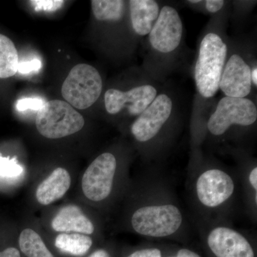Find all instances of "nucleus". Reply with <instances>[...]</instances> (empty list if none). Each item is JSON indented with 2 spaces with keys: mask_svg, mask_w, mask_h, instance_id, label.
<instances>
[{
  "mask_svg": "<svg viewBox=\"0 0 257 257\" xmlns=\"http://www.w3.org/2000/svg\"><path fill=\"white\" fill-rule=\"evenodd\" d=\"M226 55L227 47L219 35L209 33L204 37L195 66L196 86L204 97H212L219 90Z\"/></svg>",
  "mask_w": 257,
  "mask_h": 257,
  "instance_id": "obj_1",
  "label": "nucleus"
},
{
  "mask_svg": "<svg viewBox=\"0 0 257 257\" xmlns=\"http://www.w3.org/2000/svg\"><path fill=\"white\" fill-rule=\"evenodd\" d=\"M183 223L182 211L171 203L145 204L131 216L134 231L146 237H170L178 232Z\"/></svg>",
  "mask_w": 257,
  "mask_h": 257,
  "instance_id": "obj_2",
  "label": "nucleus"
},
{
  "mask_svg": "<svg viewBox=\"0 0 257 257\" xmlns=\"http://www.w3.org/2000/svg\"><path fill=\"white\" fill-rule=\"evenodd\" d=\"M84 126L82 115L64 101H47L37 111L36 127L47 139L65 138L78 133Z\"/></svg>",
  "mask_w": 257,
  "mask_h": 257,
  "instance_id": "obj_3",
  "label": "nucleus"
},
{
  "mask_svg": "<svg viewBox=\"0 0 257 257\" xmlns=\"http://www.w3.org/2000/svg\"><path fill=\"white\" fill-rule=\"evenodd\" d=\"M102 79L97 69L89 64H79L71 69L62 84V96L72 107L85 109L99 99Z\"/></svg>",
  "mask_w": 257,
  "mask_h": 257,
  "instance_id": "obj_4",
  "label": "nucleus"
},
{
  "mask_svg": "<svg viewBox=\"0 0 257 257\" xmlns=\"http://www.w3.org/2000/svg\"><path fill=\"white\" fill-rule=\"evenodd\" d=\"M257 119L254 103L246 98L225 96L218 103L216 111L207 123L209 133L214 136L224 135L233 125L248 126Z\"/></svg>",
  "mask_w": 257,
  "mask_h": 257,
  "instance_id": "obj_5",
  "label": "nucleus"
},
{
  "mask_svg": "<svg viewBox=\"0 0 257 257\" xmlns=\"http://www.w3.org/2000/svg\"><path fill=\"white\" fill-rule=\"evenodd\" d=\"M116 170V157L110 152L96 157L83 175L82 189L85 197L93 202L107 199L112 192Z\"/></svg>",
  "mask_w": 257,
  "mask_h": 257,
  "instance_id": "obj_6",
  "label": "nucleus"
},
{
  "mask_svg": "<svg viewBox=\"0 0 257 257\" xmlns=\"http://www.w3.org/2000/svg\"><path fill=\"white\" fill-rule=\"evenodd\" d=\"M196 194L199 203L207 209L221 207L231 199L235 191L234 179L219 169L203 172L196 180Z\"/></svg>",
  "mask_w": 257,
  "mask_h": 257,
  "instance_id": "obj_7",
  "label": "nucleus"
},
{
  "mask_svg": "<svg viewBox=\"0 0 257 257\" xmlns=\"http://www.w3.org/2000/svg\"><path fill=\"white\" fill-rule=\"evenodd\" d=\"M172 106V99L167 94L157 96L132 125L134 138L140 143H147L155 138L170 118Z\"/></svg>",
  "mask_w": 257,
  "mask_h": 257,
  "instance_id": "obj_8",
  "label": "nucleus"
},
{
  "mask_svg": "<svg viewBox=\"0 0 257 257\" xmlns=\"http://www.w3.org/2000/svg\"><path fill=\"white\" fill-rule=\"evenodd\" d=\"M182 32L183 25L177 10L164 7L150 32V44L158 52L170 53L179 47Z\"/></svg>",
  "mask_w": 257,
  "mask_h": 257,
  "instance_id": "obj_9",
  "label": "nucleus"
},
{
  "mask_svg": "<svg viewBox=\"0 0 257 257\" xmlns=\"http://www.w3.org/2000/svg\"><path fill=\"white\" fill-rule=\"evenodd\" d=\"M157 94V89L149 84L133 88L127 92L110 89L104 94V104L109 114H118L126 108L130 114L138 116L148 107Z\"/></svg>",
  "mask_w": 257,
  "mask_h": 257,
  "instance_id": "obj_10",
  "label": "nucleus"
},
{
  "mask_svg": "<svg viewBox=\"0 0 257 257\" xmlns=\"http://www.w3.org/2000/svg\"><path fill=\"white\" fill-rule=\"evenodd\" d=\"M207 242L216 257H255L248 240L241 233L228 226H218L211 229Z\"/></svg>",
  "mask_w": 257,
  "mask_h": 257,
  "instance_id": "obj_11",
  "label": "nucleus"
},
{
  "mask_svg": "<svg viewBox=\"0 0 257 257\" xmlns=\"http://www.w3.org/2000/svg\"><path fill=\"white\" fill-rule=\"evenodd\" d=\"M251 72L239 55L231 56L221 74L219 88L226 96L244 98L251 92Z\"/></svg>",
  "mask_w": 257,
  "mask_h": 257,
  "instance_id": "obj_12",
  "label": "nucleus"
},
{
  "mask_svg": "<svg viewBox=\"0 0 257 257\" xmlns=\"http://www.w3.org/2000/svg\"><path fill=\"white\" fill-rule=\"evenodd\" d=\"M57 232L79 233L91 235L94 232V225L77 206L67 205L58 211L51 223Z\"/></svg>",
  "mask_w": 257,
  "mask_h": 257,
  "instance_id": "obj_13",
  "label": "nucleus"
},
{
  "mask_svg": "<svg viewBox=\"0 0 257 257\" xmlns=\"http://www.w3.org/2000/svg\"><path fill=\"white\" fill-rule=\"evenodd\" d=\"M70 186L71 176L68 171L62 167L55 169L37 187V202L42 205H50L63 197Z\"/></svg>",
  "mask_w": 257,
  "mask_h": 257,
  "instance_id": "obj_14",
  "label": "nucleus"
},
{
  "mask_svg": "<svg viewBox=\"0 0 257 257\" xmlns=\"http://www.w3.org/2000/svg\"><path fill=\"white\" fill-rule=\"evenodd\" d=\"M130 6L135 32L141 36L150 34L160 15L158 3L154 0H131Z\"/></svg>",
  "mask_w": 257,
  "mask_h": 257,
  "instance_id": "obj_15",
  "label": "nucleus"
},
{
  "mask_svg": "<svg viewBox=\"0 0 257 257\" xmlns=\"http://www.w3.org/2000/svg\"><path fill=\"white\" fill-rule=\"evenodd\" d=\"M55 247L65 256L82 257L92 247L93 240L89 235L79 233H61L56 236Z\"/></svg>",
  "mask_w": 257,
  "mask_h": 257,
  "instance_id": "obj_16",
  "label": "nucleus"
},
{
  "mask_svg": "<svg viewBox=\"0 0 257 257\" xmlns=\"http://www.w3.org/2000/svg\"><path fill=\"white\" fill-rule=\"evenodd\" d=\"M18 243L22 257H55L42 236L30 228L22 231Z\"/></svg>",
  "mask_w": 257,
  "mask_h": 257,
  "instance_id": "obj_17",
  "label": "nucleus"
},
{
  "mask_svg": "<svg viewBox=\"0 0 257 257\" xmlns=\"http://www.w3.org/2000/svg\"><path fill=\"white\" fill-rule=\"evenodd\" d=\"M19 55L15 44L0 34V78L13 77L18 71Z\"/></svg>",
  "mask_w": 257,
  "mask_h": 257,
  "instance_id": "obj_18",
  "label": "nucleus"
},
{
  "mask_svg": "<svg viewBox=\"0 0 257 257\" xmlns=\"http://www.w3.org/2000/svg\"><path fill=\"white\" fill-rule=\"evenodd\" d=\"M92 12L99 21H119L124 16L125 3L121 0H93Z\"/></svg>",
  "mask_w": 257,
  "mask_h": 257,
  "instance_id": "obj_19",
  "label": "nucleus"
},
{
  "mask_svg": "<svg viewBox=\"0 0 257 257\" xmlns=\"http://www.w3.org/2000/svg\"><path fill=\"white\" fill-rule=\"evenodd\" d=\"M23 172L21 167L15 159L3 157L0 155V176L14 177L21 175Z\"/></svg>",
  "mask_w": 257,
  "mask_h": 257,
  "instance_id": "obj_20",
  "label": "nucleus"
},
{
  "mask_svg": "<svg viewBox=\"0 0 257 257\" xmlns=\"http://www.w3.org/2000/svg\"><path fill=\"white\" fill-rule=\"evenodd\" d=\"M64 1L60 0H35L30 1V4L36 11L54 12L60 9L64 5Z\"/></svg>",
  "mask_w": 257,
  "mask_h": 257,
  "instance_id": "obj_21",
  "label": "nucleus"
},
{
  "mask_svg": "<svg viewBox=\"0 0 257 257\" xmlns=\"http://www.w3.org/2000/svg\"><path fill=\"white\" fill-rule=\"evenodd\" d=\"M46 101L40 98H25L20 99L17 102L16 107L18 110L20 111L32 109V110L38 111L43 106Z\"/></svg>",
  "mask_w": 257,
  "mask_h": 257,
  "instance_id": "obj_22",
  "label": "nucleus"
},
{
  "mask_svg": "<svg viewBox=\"0 0 257 257\" xmlns=\"http://www.w3.org/2000/svg\"><path fill=\"white\" fill-rule=\"evenodd\" d=\"M42 68V62L37 59H34L28 62H22L19 63L18 72L21 74H29L32 72H37Z\"/></svg>",
  "mask_w": 257,
  "mask_h": 257,
  "instance_id": "obj_23",
  "label": "nucleus"
},
{
  "mask_svg": "<svg viewBox=\"0 0 257 257\" xmlns=\"http://www.w3.org/2000/svg\"><path fill=\"white\" fill-rule=\"evenodd\" d=\"M125 257H162V251L157 248L136 250Z\"/></svg>",
  "mask_w": 257,
  "mask_h": 257,
  "instance_id": "obj_24",
  "label": "nucleus"
},
{
  "mask_svg": "<svg viewBox=\"0 0 257 257\" xmlns=\"http://www.w3.org/2000/svg\"><path fill=\"white\" fill-rule=\"evenodd\" d=\"M224 1L223 0H207L206 1V8L209 13H217L223 8Z\"/></svg>",
  "mask_w": 257,
  "mask_h": 257,
  "instance_id": "obj_25",
  "label": "nucleus"
},
{
  "mask_svg": "<svg viewBox=\"0 0 257 257\" xmlns=\"http://www.w3.org/2000/svg\"><path fill=\"white\" fill-rule=\"evenodd\" d=\"M0 257H22L19 248L10 246L0 251Z\"/></svg>",
  "mask_w": 257,
  "mask_h": 257,
  "instance_id": "obj_26",
  "label": "nucleus"
},
{
  "mask_svg": "<svg viewBox=\"0 0 257 257\" xmlns=\"http://www.w3.org/2000/svg\"><path fill=\"white\" fill-rule=\"evenodd\" d=\"M248 182L252 187L255 194H257V167H253L251 172L248 174Z\"/></svg>",
  "mask_w": 257,
  "mask_h": 257,
  "instance_id": "obj_27",
  "label": "nucleus"
},
{
  "mask_svg": "<svg viewBox=\"0 0 257 257\" xmlns=\"http://www.w3.org/2000/svg\"><path fill=\"white\" fill-rule=\"evenodd\" d=\"M176 257H201L198 253L188 248H181L177 253Z\"/></svg>",
  "mask_w": 257,
  "mask_h": 257,
  "instance_id": "obj_28",
  "label": "nucleus"
},
{
  "mask_svg": "<svg viewBox=\"0 0 257 257\" xmlns=\"http://www.w3.org/2000/svg\"><path fill=\"white\" fill-rule=\"evenodd\" d=\"M87 257H111V255L106 248H98Z\"/></svg>",
  "mask_w": 257,
  "mask_h": 257,
  "instance_id": "obj_29",
  "label": "nucleus"
},
{
  "mask_svg": "<svg viewBox=\"0 0 257 257\" xmlns=\"http://www.w3.org/2000/svg\"><path fill=\"white\" fill-rule=\"evenodd\" d=\"M251 82H253L254 85L257 86V69L256 67L253 68V70L251 72Z\"/></svg>",
  "mask_w": 257,
  "mask_h": 257,
  "instance_id": "obj_30",
  "label": "nucleus"
},
{
  "mask_svg": "<svg viewBox=\"0 0 257 257\" xmlns=\"http://www.w3.org/2000/svg\"><path fill=\"white\" fill-rule=\"evenodd\" d=\"M200 0H190L189 3H192V4H197V3H201Z\"/></svg>",
  "mask_w": 257,
  "mask_h": 257,
  "instance_id": "obj_31",
  "label": "nucleus"
}]
</instances>
